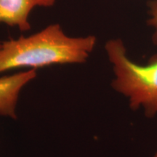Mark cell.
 I'll return each instance as SVG.
<instances>
[{
    "label": "cell",
    "instance_id": "1",
    "mask_svg": "<svg viewBox=\"0 0 157 157\" xmlns=\"http://www.w3.org/2000/svg\"><path fill=\"white\" fill-rule=\"evenodd\" d=\"M95 36L70 37L58 23L39 32L10 39L0 47V73L21 68H42L56 64L82 63L95 48Z\"/></svg>",
    "mask_w": 157,
    "mask_h": 157
},
{
    "label": "cell",
    "instance_id": "2",
    "mask_svg": "<svg viewBox=\"0 0 157 157\" xmlns=\"http://www.w3.org/2000/svg\"><path fill=\"white\" fill-rule=\"evenodd\" d=\"M105 50L114 73L113 90L128 99L133 111L142 110L148 118L157 116V53L147 63H137L129 58L121 39H110Z\"/></svg>",
    "mask_w": 157,
    "mask_h": 157
},
{
    "label": "cell",
    "instance_id": "3",
    "mask_svg": "<svg viewBox=\"0 0 157 157\" xmlns=\"http://www.w3.org/2000/svg\"><path fill=\"white\" fill-rule=\"evenodd\" d=\"M56 0H0V23L17 26L21 31L30 30L29 15L35 7H50Z\"/></svg>",
    "mask_w": 157,
    "mask_h": 157
},
{
    "label": "cell",
    "instance_id": "4",
    "mask_svg": "<svg viewBox=\"0 0 157 157\" xmlns=\"http://www.w3.org/2000/svg\"><path fill=\"white\" fill-rule=\"evenodd\" d=\"M36 76V69L33 68L0 78V115L16 119L19 94Z\"/></svg>",
    "mask_w": 157,
    "mask_h": 157
},
{
    "label": "cell",
    "instance_id": "5",
    "mask_svg": "<svg viewBox=\"0 0 157 157\" xmlns=\"http://www.w3.org/2000/svg\"><path fill=\"white\" fill-rule=\"evenodd\" d=\"M148 18L147 23L153 29L152 42L157 45V0H152L148 4Z\"/></svg>",
    "mask_w": 157,
    "mask_h": 157
},
{
    "label": "cell",
    "instance_id": "6",
    "mask_svg": "<svg viewBox=\"0 0 157 157\" xmlns=\"http://www.w3.org/2000/svg\"><path fill=\"white\" fill-rule=\"evenodd\" d=\"M154 157H157V151L156 152V154H154Z\"/></svg>",
    "mask_w": 157,
    "mask_h": 157
},
{
    "label": "cell",
    "instance_id": "7",
    "mask_svg": "<svg viewBox=\"0 0 157 157\" xmlns=\"http://www.w3.org/2000/svg\"><path fill=\"white\" fill-rule=\"evenodd\" d=\"M0 47H1V44H0Z\"/></svg>",
    "mask_w": 157,
    "mask_h": 157
}]
</instances>
